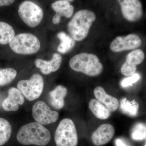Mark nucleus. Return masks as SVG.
<instances>
[{
  "label": "nucleus",
  "instance_id": "obj_24",
  "mask_svg": "<svg viewBox=\"0 0 146 146\" xmlns=\"http://www.w3.org/2000/svg\"><path fill=\"white\" fill-rule=\"evenodd\" d=\"M146 125L143 123H138L134 126L131 136L133 140L142 141L146 138Z\"/></svg>",
  "mask_w": 146,
  "mask_h": 146
},
{
  "label": "nucleus",
  "instance_id": "obj_20",
  "mask_svg": "<svg viewBox=\"0 0 146 146\" xmlns=\"http://www.w3.org/2000/svg\"><path fill=\"white\" fill-rule=\"evenodd\" d=\"M15 36V31L13 28L7 23L0 21V44H9Z\"/></svg>",
  "mask_w": 146,
  "mask_h": 146
},
{
  "label": "nucleus",
  "instance_id": "obj_26",
  "mask_svg": "<svg viewBox=\"0 0 146 146\" xmlns=\"http://www.w3.org/2000/svg\"><path fill=\"white\" fill-rule=\"evenodd\" d=\"M15 0H0V7L6 6L12 4Z\"/></svg>",
  "mask_w": 146,
  "mask_h": 146
},
{
  "label": "nucleus",
  "instance_id": "obj_1",
  "mask_svg": "<svg viewBox=\"0 0 146 146\" xmlns=\"http://www.w3.org/2000/svg\"><path fill=\"white\" fill-rule=\"evenodd\" d=\"M49 131L37 122L29 123L21 128L17 133V141L23 145H46L51 140Z\"/></svg>",
  "mask_w": 146,
  "mask_h": 146
},
{
  "label": "nucleus",
  "instance_id": "obj_25",
  "mask_svg": "<svg viewBox=\"0 0 146 146\" xmlns=\"http://www.w3.org/2000/svg\"><path fill=\"white\" fill-rule=\"evenodd\" d=\"M141 76L138 73H135L132 75L124 79L122 81L121 85L123 87L131 86L133 83H136L140 79Z\"/></svg>",
  "mask_w": 146,
  "mask_h": 146
},
{
  "label": "nucleus",
  "instance_id": "obj_11",
  "mask_svg": "<svg viewBox=\"0 0 146 146\" xmlns=\"http://www.w3.org/2000/svg\"><path fill=\"white\" fill-rule=\"evenodd\" d=\"M145 54L142 50L137 49L129 53L127 56L125 62L121 68V73L125 76H129L136 73V66L142 63Z\"/></svg>",
  "mask_w": 146,
  "mask_h": 146
},
{
  "label": "nucleus",
  "instance_id": "obj_3",
  "mask_svg": "<svg viewBox=\"0 0 146 146\" xmlns=\"http://www.w3.org/2000/svg\"><path fill=\"white\" fill-rule=\"evenodd\" d=\"M69 64L74 71L90 76L100 75L103 70L98 58L93 54L84 52L76 55L71 58Z\"/></svg>",
  "mask_w": 146,
  "mask_h": 146
},
{
  "label": "nucleus",
  "instance_id": "obj_18",
  "mask_svg": "<svg viewBox=\"0 0 146 146\" xmlns=\"http://www.w3.org/2000/svg\"><path fill=\"white\" fill-rule=\"evenodd\" d=\"M89 107L94 115L100 119H106L110 116L109 110L96 100H91L89 102Z\"/></svg>",
  "mask_w": 146,
  "mask_h": 146
},
{
  "label": "nucleus",
  "instance_id": "obj_16",
  "mask_svg": "<svg viewBox=\"0 0 146 146\" xmlns=\"http://www.w3.org/2000/svg\"><path fill=\"white\" fill-rule=\"evenodd\" d=\"M68 93V90L65 86L58 85L49 94L50 104L54 108L59 110L64 107V98Z\"/></svg>",
  "mask_w": 146,
  "mask_h": 146
},
{
  "label": "nucleus",
  "instance_id": "obj_5",
  "mask_svg": "<svg viewBox=\"0 0 146 146\" xmlns=\"http://www.w3.org/2000/svg\"><path fill=\"white\" fill-rule=\"evenodd\" d=\"M54 140L56 146H77V132L72 120L65 119L60 121L55 133Z\"/></svg>",
  "mask_w": 146,
  "mask_h": 146
},
{
  "label": "nucleus",
  "instance_id": "obj_28",
  "mask_svg": "<svg viewBox=\"0 0 146 146\" xmlns=\"http://www.w3.org/2000/svg\"><path fill=\"white\" fill-rule=\"evenodd\" d=\"M116 145L117 146H127L121 140L117 139L116 141Z\"/></svg>",
  "mask_w": 146,
  "mask_h": 146
},
{
  "label": "nucleus",
  "instance_id": "obj_10",
  "mask_svg": "<svg viewBox=\"0 0 146 146\" xmlns=\"http://www.w3.org/2000/svg\"><path fill=\"white\" fill-rule=\"evenodd\" d=\"M123 16L130 22L140 20L143 15V7L139 0H118Z\"/></svg>",
  "mask_w": 146,
  "mask_h": 146
},
{
  "label": "nucleus",
  "instance_id": "obj_30",
  "mask_svg": "<svg viewBox=\"0 0 146 146\" xmlns=\"http://www.w3.org/2000/svg\"><path fill=\"white\" fill-rule=\"evenodd\" d=\"M145 146H146V145H145Z\"/></svg>",
  "mask_w": 146,
  "mask_h": 146
},
{
  "label": "nucleus",
  "instance_id": "obj_9",
  "mask_svg": "<svg viewBox=\"0 0 146 146\" xmlns=\"http://www.w3.org/2000/svg\"><path fill=\"white\" fill-rule=\"evenodd\" d=\"M142 44V40L139 36L130 34L126 36H118L110 45V49L114 52H119L127 50H135Z\"/></svg>",
  "mask_w": 146,
  "mask_h": 146
},
{
  "label": "nucleus",
  "instance_id": "obj_27",
  "mask_svg": "<svg viewBox=\"0 0 146 146\" xmlns=\"http://www.w3.org/2000/svg\"><path fill=\"white\" fill-rule=\"evenodd\" d=\"M60 16H58V15H55L54 16L52 19V23H53L54 25H57L60 23Z\"/></svg>",
  "mask_w": 146,
  "mask_h": 146
},
{
  "label": "nucleus",
  "instance_id": "obj_23",
  "mask_svg": "<svg viewBox=\"0 0 146 146\" xmlns=\"http://www.w3.org/2000/svg\"><path fill=\"white\" fill-rule=\"evenodd\" d=\"M17 74V71L12 68L0 69V86L10 83L16 78Z\"/></svg>",
  "mask_w": 146,
  "mask_h": 146
},
{
  "label": "nucleus",
  "instance_id": "obj_6",
  "mask_svg": "<svg viewBox=\"0 0 146 146\" xmlns=\"http://www.w3.org/2000/svg\"><path fill=\"white\" fill-rule=\"evenodd\" d=\"M18 13L24 23L31 28L39 25L44 17V11L42 8L29 1H25L20 5Z\"/></svg>",
  "mask_w": 146,
  "mask_h": 146
},
{
  "label": "nucleus",
  "instance_id": "obj_4",
  "mask_svg": "<svg viewBox=\"0 0 146 146\" xmlns=\"http://www.w3.org/2000/svg\"><path fill=\"white\" fill-rule=\"evenodd\" d=\"M11 50L18 54L29 55L38 52L41 47L39 39L30 33H20L15 35L9 43Z\"/></svg>",
  "mask_w": 146,
  "mask_h": 146
},
{
  "label": "nucleus",
  "instance_id": "obj_13",
  "mask_svg": "<svg viewBox=\"0 0 146 146\" xmlns=\"http://www.w3.org/2000/svg\"><path fill=\"white\" fill-rule=\"evenodd\" d=\"M8 97L3 102V109L6 111H16L19 108V105L25 102L23 95L17 88L11 87L9 90Z\"/></svg>",
  "mask_w": 146,
  "mask_h": 146
},
{
  "label": "nucleus",
  "instance_id": "obj_17",
  "mask_svg": "<svg viewBox=\"0 0 146 146\" xmlns=\"http://www.w3.org/2000/svg\"><path fill=\"white\" fill-rule=\"evenodd\" d=\"M52 9L56 12V14L60 16H64L70 18L72 16L74 7L70 3L64 1H58L53 3L51 5Z\"/></svg>",
  "mask_w": 146,
  "mask_h": 146
},
{
  "label": "nucleus",
  "instance_id": "obj_7",
  "mask_svg": "<svg viewBox=\"0 0 146 146\" xmlns=\"http://www.w3.org/2000/svg\"><path fill=\"white\" fill-rule=\"evenodd\" d=\"M44 87V79L39 74H34L27 80H22L17 84L18 89L29 101H33L41 96Z\"/></svg>",
  "mask_w": 146,
  "mask_h": 146
},
{
  "label": "nucleus",
  "instance_id": "obj_2",
  "mask_svg": "<svg viewBox=\"0 0 146 146\" xmlns=\"http://www.w3.org/2000/svg\"><path fill=\"white\" fill-rule=\"evenodd\" d=\"M96 18V14L91 11H78L68 23L69 33L75 40L82 41L88 35L90 28Z\"/></svg>",
  "mask_w": 146,
  "mask_h": 146
},
{
  "label": "nucleus",
  "instance_id": "obj_19",
  "mask_svg": "<svg viewBox=\"0 0 146 146\" xmlns=\"http://www.w3.org/2000/svg\"><path fill=\"white\" fill-rule=\"evenodd\" d=\"M57 36L60 40V44L57 47L58 51L60 53L64 54L69 52L75 45V40L64 32H59Z\"/></svg>",
  "mask_w": 146,
  "mask_h": 146
},
{
  "label": "nucleus",
  "instance_id": "obj_14",
  "mask_svg": "<svg viewBox=\"0 0 146 146\" xmlns=\"http://www.w3.org/2000/svg\"><path fill=\"white\" fill-rule=\"evenodd\" d=\"M62 60V56L60 54L54 53L51 60L49 61L37 58L35 60V65L43 74L47 75L58 70L60 68Z\"/></svg>",
  "mask_w": 146,
  "mask_h": 146
},
{
  "label": "nucleus",
  "instance_id": "obj_22",
  "mask_svg": "<svg viewBox=\"0 0 146 146\" xmlns=\"http://www.w3.org/2000/svg\"><path fill=\"white\" fill-rule=\"evenodd\" d=\"M12 128L7 120L0 118V146L7 143L10 138Z\"/></svg>",
  "mask_w": 146,
  "mask_h": 146
},
{
  "label": "nucleus",
  "instance_id": "obj_12",
  "mask_svg": "<svg viewBox=\"0 0 146 146\" xmlns=\"http://www.w3.org/2000/svg\"><path fill=\"white\" fill-rule=\"evenodd\" d=\"M114 127L109 123L100 125L92 134L91 140L95 145H104L112 140L115 135Z\"/></svg>",
  "mask_w": 146,
  "mask_h": 146
},
{
  "label": "nucleus",
  "instance_id": "obj_21",
  "mask_svg": "<svg viewBox=\"0 0 146 146\" xmlns=\"http://www.w3.org/2000/svg\"><path fill=\"white\" fill-rule=\"evenodd\" d=\"M139 105L135 100L129 101L126 98L121 100L120 109L122 112L131 117H135L138 114Z\"/></svg>",
  "mask_w": 146,
  "mask_h": 146
},
{
  "label": "nucleus",
  "instance_id": "obj_29",
  "mask_svg": "<svg viewBox=\"0 0 146 146\" xmlns=\"http://www.w3.org/2000/svg\"><path fill=\"white\" fill-rule=\"evenodd\" d=\"M59 1H67L68 2H71L74 1V0H59Z\"/></svg>",
  "mask_w": 146,
  "mask_h": 146
},
{
  "label": "nucleus",
  "instance_id": "obj_8",
  "mask_svg": "<svg viewBox=\"0 0 146 146\" xmlns=\"http://www.w3.org/2000/svg\"><path fill=\"white\" fill-rule=\"evenodd\" d=\"M32 115L36 122L42 125H46L55 122L58 119L59 114L51 110L44 102H36L32 108Z\"/></svg>",
  "mask_w": 146,
  "mask_h": 146
},
{
  "label": "nucleus",
  "instance_id": "obj_15",
  "mask_svg": "<svg viewBox=\"0 0 146 146\" xmlns=\"http://www.w3.org/2000/svg\"><path fill=\"white\" fill-rule=\"evenodd\" d=\"M94 94L97 100L104 104L110 112H114L118 109L119 102L117 99L108 94L101 86L96 87Z\"/></svg>",
  "mask_w": 146,
  "mask_h": 146
}]
</instances>
